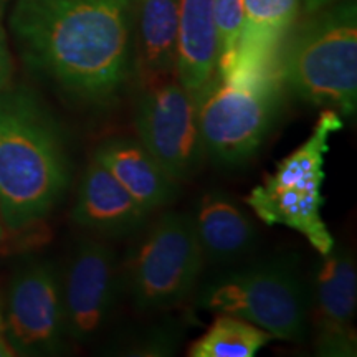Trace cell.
<instances>
[{
    "instance_id": "obj_1",
    "label": "cell",
    "mask_w": 357,
    "mask_h": 357,
    "mask_svg": "<svg viewBox=\"0 0 357 357\" xmlns=\"http://www.w3.org/2000/svg\"><path fill=\"white\" fill-rule=\"evenodd\" d=\"M134 0H17L24 63L89 113L113 109L132 82Z\"/></svg>"
},
{
    "instance_id": "obj_2",
    "label": "cell",
    "mask_w": 357,
    "mask_h": 357,
    "mask_svg": "<svg viewBox=\"0 0 357 357\" xmlns=\"http://www.w3.org/2000/svg\"><path fill=\"white\" fill-rule=\"evenodd\" d=\"M71 162L60 124L24 86L0 91V223L22 234L42 223L63 199Z\"/></svg>"
},
{
    "instance_id": "obj_3",
    "label": "cell",
    "mask_w": 357,
    "mask_h": 357,
    "mask_svg": "<svg viewBox=\"0 0 357 357\" xmlns=\"http://www.w3.org/2000/svg\"><path fill=\"white\" fill-rule=\"evenodd\" d=\"M280 50L283 86L307 105L354 116L357 108V10L351 0L310 13Z\"/></svg>"
},
{
    "instance_id": "obj_4",
    "label": "cell",
    "mask_w": 357,
    "mask_h": 357,
    "mask_svg": "<svg viewBox=\"0 0 357 357\" xmlns=\"http://www.w3.org/2000/svg\"><path fill=\"white\" fill-rule=\"evenodd\" d=\"M205 159L242 166L273 129L283 100L278 70L255 77L215 73L195 93Z\"/></svg>"
},
{
    "instance_id": "obj_5",
    "label": "cell",
    "mask_w": 357,
    "mask_h": 357,
    "mask_svg": "<svg viewBox=\"0 0 357 357\" xmlns=\"http://www.w3.org/2000/svg\"><path fill=\"white\" fill-rule=\"evenodd\" d=\"M342 129L336 111L324 109L303 144L294 149L253 187L245 202L266 225H283L301 234L311 247L324 255L334 247V238L321 215L324 199V158L331 134Z\"/></svg>"
},
{
    "instance_id": "obj_6",
    "label": "cell",
    "mask_w": 357,
    "mask_h": 357,
    "mask_svg": "<svg viewBox=\"0 0 357 357\" xmlns=\"http://www.w3.org/2000/svg\"><path fill=\"white\" fill-rule=\"evenodd\" d=\"M197 305L205 311L248 321L280 341L303 342L310 329V298L291 261L253 263L204 284Z\"/></svg>"
},
{
    "instance_id": "obj_7",
    "label": "cell",
    "mask_w": 357,
    "mask_h": 357,
    "mask_svg": "<svg viewBox=\"0 0 357 357\" xmlns=\"http://www.w3.org/2000/svg\"><path fill=\"white\" fill-rule=\"evenodd\" d=\"M204 265L192 213L167 212L131 248L123 281L137 310H166L190 296Z\"/></svg>"
},
{
    "instance_id": "obj_8",
    "label": "cell",
    "mask_w": 357,
    "mask_h": 357,
    "mask_svg": "<svg viewBox=\"0 0 357 357\" xmlns=\"http://www.w3.org/2000/svg\"><path fill=\"white\" fill-rule=\"evenodd\" d=\"M134 129L137 141L177 184L202 167L205 151L197 98L177 78L139 89L134 101Z\"/></svg>"
},
{
    "instance_id": "obj_9",
    "label": "cell",
    "mask_w": 357,
    "mask_h": 357,
    "mask_svg": "<svg viewBox=\"0 0 357 357\" xmlns=\"http://www.w3.org/2000/svg\"><path fill=\"white\" fill-rule=\"evenodd\" d=\"M3 329L17 356H55L66 337L61 278L48 261H33L12 276L2 301Z\"/></svg>"
},
{
    "instance_id": "obj_10",
    "label": "cell",
    "mask_w": 357,
    "mask_h": 357,
    "mask_svg": "<svg viewBox=\"0 0 357 357\" xmlns=\"http://www.w3.org/2000/svg\"><path fill=\"white\" fill-rule=\"evenodd\" d=\"M118 288L119 271L113 248L95 238L82 240L61 278L70 339L89 342L100 334L109 319Z\"/></svg>"
},
{
    "instance_id": "obj_11",
    "label": "cell",
    "mask_w": 357,
    "mask_h": 357,
    "mask_svg": "<svg viewBox=\"0 0 357 357\" xmlns=\"http://www.w3.org/2000/svg\"><path fill=\"white\" fill-rule=\"evenodd\" d=\"M310 321L319 356H356L354 318L357 311V268L349 250L334 247L321 255L312 271Z\"/></svg>"
},
{
    "instance_id": "obj_12",
    "label": "cell",
    "mask_w": 357,
    "mask_h": 357,
    "mask_svg": "<svg viewBox=\"0 0 357 357\" xmlns=\"http://www.w3.org/2000/svg\"><path fill=\"white\" fill-rule=\"evenodd\" d=\"M178 0H134L132 82L149 88L177 78Z\"/></svg>"
},
{
    "instance_id": "obj_13",
    "label": "cell",
    "mask_w": 357,
    "mask_h": 357,
    "mask_svg": "<svg viewBox=\"0 0 357 357\" xmlns=\"http://www.w3.org/2000/svg\"><path fill=\"white\" fill-rule=\"evenodd\" d=\"M242 33L234 56L217 73L255 77L278 70L284 37L300 12L301 0H243Z\"/></svg>"
},
{
    "instance_id": "obj_14",
    "label": "cell",
    "mask_w": 357,
    "mask_h": 357,
    "mask_svg": "<svg viewBox=\"0 0 357 357\" xmlns=\"http://www.w3.org/2000/svg\"><path fill=\"white\" fill-rule=\"evenodd\" d=\"M147 212L105 167L91 159L79 182L71 218L105 236H126L147 222Z\"/></svg>"
},
{
    "instance_id": "obj_15",
    "label": "cell",
    "mask_w": 357,
    "mask_h": 357,
    "mask_svg": "<svg viewBox=\"0 0 357 357\" xmlns=\"http://www.w3.org/2000/svg\"><path fill=\"white\" fill-rule=\"evenodd\" d=\"M96 159L147 212H155L176 199L178 184L137 139L111 137L96 147Z\"/></svg>"
},
{
    "instance_id": "obj_16",
    "label": "cell",
    "mask_w": 357,
    "mask_h": 357,
    "mask_svg": "<svg viewBox=\"0 0 357 357\" xmlns=\"http://www.w3.org/2000/svg\"><path fill=\"white\" fill-rule=\"evenodd\" d=\"M192 217L205 261L230 265L255 248L258 236L255 222L220 190L205 194Z\"/></svg>"
},
{
    "instance_id": "obj_17",
    "label": "cell",
    "mask_w": 357,
    "mask_h": 357,
    "mask_svg": "<svg viewBox=\"0 0 357 357\" xmlns=\"http://www.w3.org/2000/svg\"><path fill=\"white\" fill-rule=\"evenodd\" d=\"M218 60L213 0H178L177 79L195 95L217 73Z\"/></svg>"
},
{
    "instance_id": "obj_18",
    "label": "cell",
    "mask_w": 357,
    "mask_h": 357,
    "mask_svg": "<svg viewBox=\"0 0 357 357\" xmlns=\"http://www.w3.org/2000/svg\"><path fill=\"white\" fill-rule=\"evenodd\" d=\"M273 339L248 321L218 314L211 328L190 346V357H253Z\"/></svg>"
},
{
    "instance_id": "obj_19",
    "label": "cell",
    "mask_w": 357,
    "mask_h": 357,
    "mask_svg": "<svg viewBox=\"0 0 357 357\" xmlns=\"http://www.w3.org/2000/svg\"><path fill=\"white\" fill-rule=\"evenodd\" d=\"M213 12H215L218 47H220L218 70H222L231 60L238 45L243 26L245 3L243 0H213Z\"/></svg>"
},
{
    "instance_id": "obj_20",
    "label": "cell",
    "mask_w": 357,
    "mask_h": 357,
    "mask_svg": "<svg viewBox=\"0 0 357 357\" xmlns=\"http://www.w3.org/2000/svg\"><path fill=\"white\" fill-rule=\"evenodd\" d=\"M13 78V61L10 50H8L6 32L0 26V91L12 84Z\"/></svg>"
},
{
    "instance_id": "obj_21",
    "label": "cell",
    "mask_w": 357,
    "mask_h": 357,
    "mask_svg": "<svg viewBox=\"0 0 357 357\" xmlns=\"http://www.w3.org/2000/svg\"><path fill=\"white\" fill-rule=\"evenodd\" d=\"M334 2H337V0H303V7H305V12L310 15V13L318 12Z\"/></svg>"
},
{
    "instance_id": "obj_22",
    "label": "cell",
    "mask_w": 357,
    "mask_h": 357,
    "mask_svg": "<svg viewBox=\"0 0 357 357\" xmlns=\"http://www.w3.org/2000/svg\"><path fill=\"white\" fill-rule=\"evenodd\" d=\"M15 351L8 342L6 329H3V324L0 326V357H15Z\"/></svg>"
},
{
    "instance_id": "obj_23",
    "label": "cell",
    "mask_w": 357,
    "mask_h": 357,
    "mask_svg": "<svg viewBox=\"0 0 357 357\" xmlns=\"http://www.w3.org/2000/svg\"><path fill=\"white\" fill-rule=\"evenodd\" d=\"M3 324V314H2V298H0V326Z\"/></svg>"
},
{
    "instance_id": "obj_24",
    "label": "cell",
    "mask_w": 357,
    "mask_h": 357,
    "mask_svg": "<svg viewBox=\"0 0 357 357\" xmlns=\"http://www.w3.org/2000/svg\"><path fill=\"white\" fill-rule=\"evenodd\" d=\"M6 3H7V0H0V13H2L3 7H6Z\"/></svg>"
},
{
    "instance_id": "obj_25",
    "label": "cell",
    "mask_w": 357,
    "mask_h": 357,
    "mask_svg": "<svg viewBox=\"0 0 357 357\" xmlns=\"http://www.w3.org/2000/svg\"><path fill=\"white\" fill-rule=\"evenodd\" d=\"M3 235H6V234H3V229H2V223H0V242H2V240H3Z\"/></svg>"
}]
</instances>
